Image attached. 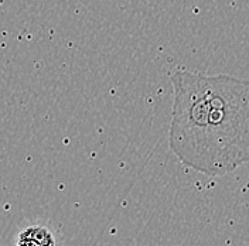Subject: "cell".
<instances>
[{
    "instance_id": "1",
    "label": "cell",
    "mask_w": 249,
    "mask_h": 246,
    "mask_svg": "<svg viewBox=\"0 0 249 246\" xmlns=\"http://www.w3.org/2000/svg\"><path fill=\"white\" fill-rule=\"evenodd\" d=\"M207 99L201 174L225 176L249 161V79L207 75Z\"/></svg>"
},
{
    "instance_id": "2",
    "label": "cell",
    "mask_w": 249,
    "mask_h": 246,
    "mask_svg": "<svg viewBox=\"0 0 249 246\" xmlns=\"http://www.w3.org/2000/svg\"><path fill=\"white\" fill-rule=\"evenodd\" d=\"M174 91L169 146L177 158L201 173L207 124V75L176 71L171 75Z\"/></svg>"
},
{
    "instance_id": "3",
    "label": "cell",
    "mask_w": 249,
    "mask_h": 246,
    "mask_svg": "<svg viewBox=\"0 0 249 246\" xmlns=\"http://www.w3.org/2000/svg\"><path fill=\"white\" fill-rule=\"evenodd\" d=\"M17 246H55V241L47 228L30 227L20 233Z\"/></svg>"
}]
</instances>
